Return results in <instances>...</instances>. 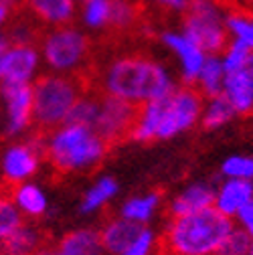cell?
I'll list each match as a JSON object with an SVG mask.
<instances>
[{
  "label": "cell",
  "mask_w": 253,
  "mask_h": 255,
  "mask_svg": "<svg viewBox=\"0 0 253 255\" xmlns=\"http://www.w3.org/2000/svg\"><path fill=\"white\" fill-rule=\"evenodd\" d=\"M176 85L160 63L146 55H122L108 63L102 73L100 91L124 102L142 106L146 102L164 98Z\"/></svg>",
  "instance_id": "obj_1"
},
{
  "label": "cell",
  "mask_w": 253,
  "mask_h": 255,
  "mask_svg": "<svg viewBox=\"0 0 253 255\" xmlns=\"http://www.w3.org/2000/svg\"><path fill=\"white\" fill-rule=\"evenodd\" d=\"M233 225L235 223L215 207L193 215L172 217L158 245L160 255H217Z\"/></svg>",
  "instance_id": "obj_2"
},
{
  "label": "cell",
  "mask_w": 253,
  "mask_h": 255,
  "mask_svg": "<svg viewBox=\"0 0 253 255\" xmlns=\"http://www.w3.org/2000/svg\"><path fill=\"white\" fill-rule=\"evenodd\" d=\"M85 93L81 73L61 75L47 73L33 83V124L39 134L49 136L57 126H63L75 102Z\"/></svg>",
  "instance_id": "obj_3"
},
{
  "label": "cell",
  "mask_w": 253,
  "mask_h": 255,
  "mask_svg": "<svg viewBox=\"0 0 253 255\" xmlns=\"http://www.w3.org/2000/svg\"><path fill=\"white\" fill-rule=\"evenodd\" d=\"M108 150V144L89 128L65 124L47 136L43 152L57 172L67 174L100 164Z\"/></svg>",
  "instance_id": "obj_4"
},
{
  "label": "cell",
  "mask_w": 253,
  "mask_h": 255,
  "mask_svg": "<svg viewBox=\"0 0 253 255\" xmlns=\"http://www.w3.org/2000/svg\"><path fill=\"white\" fill-rule=\"evenodd\" d=\"M182 33L195 41L207 55H221L227 47L225 10L217 0H191L184 10Z\"/></svg>",
  "instance_id": "obj_5"
},
{
  "label": "cell",
  "mask_w": 253,
  "mask_h": 255,
  "mask_svg": "<svg viewBox=\"0 0 253 255\" xmlns=\"http://www.w3.org/2000/svg\"><path fill=\"white\" fill-rule=\"evenodd\" d=\"M41 57L61 75H75L89 57V39L71 24L55 26L41 39Z\"/></svg>",
  "instance_id": "obj_6"
},
{
  "label": "cell",
  "mask_w": 253,
  "mask_h": 255,
  "mask_svg": "<svg viewBox=\"0 0 253 255\" xmlns=\"http://www.w3.org/2000/svg\"><path fill=\"white\" fill-rule=\"evenodd\" d=\"M140 108L142 106L124 102L100 91V114L96 126H93V132L108 144V148L130 140L140 116Z\"/></svg>",
  "instance_id": "obj_7"
},
{
  "label": "cell",
  "mask_w": 253,
  "mask_h": 255,
  "mask_svg": "<svg viewBox=\"0 0 253 255\" xmlns=\"http://www.w3.org/2000/svg\"><path fill=\"white\" fill-rule=\"evenodd\" d=\"M203 95L195 87H176L170 91L164 100V112L162 122L158 128V138L156 140H166L172 138L188 128H193L203 114Z\"/></svg>",
  "instance_id": "obj_8"
},
{
  "label": "cell",
  "mask_w": 253,
  "mask_h": 255,
  "mask_svg": "<svg viewBox=\"0 0 253 255\" xmlns=\"http://www.w3.org/2000/svg\"><path fill=\"white\" fill-rule=\"evenodd\" d=\"M39 61L41 53L35 45H10L0 59V83H30Z\"/></svg>",
  "instance_id": "obj_9"
},
{
  "label": "cell",
  "mask_w": 253,
  "mask_h": 255,
  "mask_svg": "<svg viewBox=\"0 0 253 255\" xmlns=\"http://www.w3.org/2000/svg\"><path fill=\"white\" fill-rule=\"evenodd\" d=\"M0 93L8 110V134H16L33 122V85L0 83Z\"/></svg>",
  "instance_id": "obj_10"
},
{
  "label": "cell",
  "mask_w": 253,
  "mask_h": 255,
  "mask_svg": "<svg viewBox=\"0 0 253 255\" xmlns=\"http://www.w3.org/2000/svg\"><path fill=\"white\" fill-rule=\"evenodd\" d=\"M162 43L176 55V59L180 61V71H182V79L186 83H195L199 77L201 67L205 65V59L209 57L195 41L188 39L182 30H166L162 33Z\"/></svg>",
  "instance_id": "obj_11"
},
{
  "label": "cell",
  "mask_w": 253,
  "mask_h": 255,
  "mask_svg": "<svg viewBox=\"0 0 253 255\" xmlns=\"http://www.w3.org/2000/svg\"><path fill=\"white\" fill-rule=\"evenodd\" d=\"M223 95L233 106L235 114L253 112V53L249 55L241 69L227 73Z\"/></svg>",
  "instance_id": "obj_12"
},
{
  "label": "cell",
  "mask_w": 253,
  "mask_h": 255,
  "mask_svg": "<svg viewBox=\"0 0 253 255\" xmlns=\"http://www.w3.org/2000/svg\"><path fill=\"white\" fill-rule=\"evenodd\" d=\"M249 201H253V180L243 178H225L215 190V209L233 219Z\"/></svg>",
  "instance_id": "obj_13"
},
{
  "label": "cell",
  "mask_w": 253,
  "mask_h": 255,
  "mask_svg": "<svg viewBox=\"0 0 253 255\" xmlns=\"http://www.w3.org/2000/svg\"><path fill=\"white\" fill-rule=\"evenodd\" d=\"M144 229L146 227H142V223L128 221V219H114L106 223L104 229L100 231L102 245L108 255H124Z\"/></svg>",
  "instance_id": "obj_14"
},
{
  "label": "cell",
  "mask_w": 253,
  "mask_h": 255,
  "mask_svg": "<svg viewBox=\"0 0 253 255\" xmlns=\"http://www.w3.org/2000/svg\"><path fill=\"white\" fill-rule=\"evenodd\" d=\"M49 245V237L45 231L33 225H22L0 243L2 255H37Z\"/></svg>",
  "instance_id": "obj_15"
},
{
  "label": "cell",
  "mask_w": 253,
  "mask_h": 255,
  "mask_svg": "<svg viewBox=\"0 0 253 255\" xmlns=\"http://www.w3.org/2000/svg\"><path fill=\"white\" fill-rule=\"evenodd\" d=\"M37 20L49 26H65L73 20L77 0H24Z\"/></svg>",
  "instance_id": "obj_16"
},
{
  "label": "cell",
  "mask_w": 253,
  "mask_h": 255,
  "mask_svg": "<svg viewBox=\"0 0 253 255\" xmlns=\"http://www.w3.org/2000/svg\"><path fill=\"white\" fill-rule=\"evenodd\" d=\"M215 205V188L207 182H197L191 184L186 190L170 203V217H184V215H193L205 209H211Z\"/></svg>",
  "instance_id": "obj_17"
},
{
  "label": "cell",
  "mask_w": 253,
  "mask_h": 255,
  "mask_svg": "<svg viewBox=\"0 0 253 255\" xmlns=\"http://www.w3.org/2000/svg\"><path fill=\"white\" fill-rule=\"evenodd\" d=\"M37 164H39V152L30 144H20L10 148L4 156V176L8 184L16 186L20 180L28 178L37 170Z\"/></svg>",
  "instance_id": "obj_18"
},
{
  "label": "cell",
  "mask_w": 253,
  "mask_h": 255,
  "mask_svg": "<svg viewBox=\"0 0 253 255\" xmlns=\"http://www.w3.org/2000/svg\"><path fill=\"white\" fill-rule=\"evenodd\" d=\"M59 255H108L98 231L79 229L67 233L57 245Z\"/></svg>",
  "instance_id": "obj_19"
},
{
  "label": "cell",
  "mask_w": 253,
  "mask_h": 255,
  "mask_svg": "<svg viewBox=\"0 0 253 255\" xmlns=\"http://www.w3.org/2000/svg\"><path fill=\"white\" fill-rule=\"evenodd\" d=\"M225 67L221 55H209L205 59V65L199 71L197 77V85L203 98H215V95H223V87H225Z\"/></svg>",
  "instance_id": "obj_20"
},
{
  "label": "cell",
  "mask_w": 253,
  "mask_h": 255,
  "mask_svg": "<svg viewBox=\"0 0 253 255\" xmlns=\"http://www.w3.org/2000/svg\"><path fill=\"white\" fill-rule=\"evenodd\" d=\"M235 116L237 114L225 95H215V98H209L203 106L201 124L205 130H219V128L227 126Z\"/></svg>",
  "instance_id": "obj_21"
},
{
  "label": "cell",
  "mask_w": 253,
  "mask_h": 255,
  "mask_svg": "<svg viewBox=\"0 0 253 255\" xmlns=\"http://www.w3.org/2000/svg\"><path fill=\"white\" fill-rule=\"evenodd\" d=\"M225 28H227V35L231 37V41L243 45L245 49H249L253 53V16L251 14H245L241 10L227 12Z\"/></svg>",
  "instance_id": "obj_22"
},
{
  "label": "cell",
  "mask_w": 253,
  "mask_h": 255,
  "mask_svg": "<svg viewBox=\"0 0 253 255\" xmlns=\"http://www.w3.org/2000/svg\"><path fill=\"white\" fill-rule=\"evenodd\" d=\"M14 188V186H12ZM22 225L20 209L14 203L10 190H0V243Z\"/></svg>",
  "instance_id": "obj_23"
},
{
  "label": "cell",
  "mask_w": 253,
  "mask_h": 255,
  "mask_svg": "<svg viewBox=\"0 0 253 255\" xmlns=\"http://www.w3.org/2000/svg\"><path fill=\"white\" fill-rule=\"evenodd\" d=\"M12 197L18 209H22L28 217H39L47 211L45 195L33 184H18L12 188Z\"/></svg>",
  "instance_id": "obj_24"
},
{
  "label": "cell",
  "mask_w": 253,
  "mask_h": 255,
  "mask_svg": "<svg viewBox=\"0 0 253 255\" xmlns=\"http://www.w3.org/2000/svg\"><path fill=\"white\" fill-rule=\"evenodd\" d=\"M81 18L89 28H104L112 20V0H81Z\"/></svg>",
  "instance_id": "obj_25"
},
{
  "label": "cell",
  "mask_w": 253,
  "mask_h": 255,
  "mask_svg": "<svg viewBox=\"0 0 253 255\" xmlns=\"http://www.w3.org/2000/svg\"><path fill=\"white\" fill-rule=\"evenodd\" d=\"M158 203H160V195L158 193H152V195H146V197H138V199H132L126 203L122 215L124 219L128 221H136V223H146L152 213L156 211Z\"/></svg>",
  "instance_id": "obj_26"
},
{
  "label": "cell",
  "mask_w": 253,
  "mask_h": 255,
  "mask_svg": "<svg viewBox=\"0 0 253 255\" xmlns=\"http://www.w3.org/2000/svg\"><path fill=\"white\" fill-rule=\"evenodd\" d=\"M253 239L237 225H233V229L227 233V237L221 243L217 255H249Z\"/></svg>",
  "instance_id": "obj_27"
},
{
  "label": "cell",
  "mask_w": 253,
  "mask_h": 255,
  "mask_svg": "<svg viewBox=\"0 0 253 255\" xmlns=\"http://www.w3.org/2000/svg\"><path fill=\"white\" fill-rule=\"evenodd\" d=\"M221 174L225 178H243L253 180V156H229L221 164Z\"/></svg>",
  "instance_id": "obj_28"
},
{
  "label": "cell",
  "mask_w": 253,
  "mask_h": 255,
  "mask_svg": "<svg viewBox=\"0 0 253 255\" xmlns=\"http://www.w3.org/2000/svg\"><path fill=\"white\" fill-rule=\"evenodd\" d=\"M116 188H118V184H116V180L114 178H102L96 186H93L89 193L85 195V201H83V213H89V211H96L98 207H102L114 193H116Z\"/></svg>",
  "instance_id": "obj_29"
},
{
  "label": "cell",
  "mask_w": 253,
  "mask_h": 255,
  "mask_svg": "<svg viewBox=\"0 0 253 255\" xmlns=\"http://www.w3.org/2000/svg\"><path fill=\"white\" fill-rule=\"evenodd\" d=\"M138 18V8L132 0H112V20L110 24L126 30L130 28Z\"/></svg>",
  "instance_id": "obj_30"
},
{
  "label": "cell",
  "mask_w": 253,
  "mask_h": 255,
  "mask_svg": "<svg viewBox=\"0 0 253 255\" xmlns=\"http://www.w3.org/2000/svg\"><path fill=\"white\" fill-rule=\"evenodd\" d=\"M249 55H251L249 49H245L243 45L231 41V43L225 47V51L221 53V61H223L225 73H233V71L241 69V67L245 65V61L249 59Z\"/></svg>",
  "instance_id": "obj_31"
},
{
  "label": "cell",
  "mask_w": 253,
  "mask_h": 255,
  "mask_svg": "<svg viewBox=\"0 0 253 255\" xmlns=\"http://www.w3.org/2000/svg\"><path fill=\"white\" fill-rule=\"evenodd\" d=\"M152 247H154V235H152V231L144 229L140 233V237L128 247V251H126L124 255H150Z\"/></svg>",
  "instance_id": "obj_32"
},
{
  "label": "cell",
  "mask_w": 253,
  "mask_h": 255,
  "mask_svg": "<svg viewBox=\"0 0 253 255\" xmlns=\"http://www.w3.org/2000/svg\"><path fill=\"white\" fill-rule=\"evenodd\" d=\"M235 219H237L235 225L241 227V229L253 239V201H249V203L235 215Z\"/></svg>",
  "instance_id": "obj_33"
},
{
  "label": "cell",
  "mask_w": 253,
  "mask_h": 255,
  "mask_svg": "<svg viewBox=\"0 0 253 255\" xmlns=\"http://www.w3.org/2000/svg\"><path fill=\"white\" fill-rule=\"evenodd\" d=\"M154 2L168 8V10H174V12H184L188 8V2H191V0H154Z\"/></svg>",
  "instance_id": "obj_34"
},
{
  "label": "cell",
  "mask_w": 253,
  "mask_h": 255,
  "mask_svg": "<svg viewBox=\"0 0 253 255\" xmlns=\"http://www.w3.org/2000/svg\"><path fill=\"white\" fill-rule=\"evenodd\" d=\"M10 47V41H8V37L4 35V33H0V59H2V55L6 53V49Z\"/></svg>",
  "instance_id": "obj_35"
},
{
  "label": "cell",
  "mask_w": 253,
  "mask_h": 255,
  "mask_svg": "<svg viewBox=\"0 0 253 255\" xmlns=\"http://www.w3.org/2000/svg\"><path fill=\"white\" fill-rule=\"evenodd\" d=\"M8 14H10V8H6V6H2V4H0V26H2V24L6 22Z\"/></svg>",
  "instance_id": "obj_36"
},
{
  "label": "cell",
  "mask_w": 253,
  "mask_h": 255,
  "mask_svg": "<svg viewBox=\"0 0 253 255\" xmlns=\"http://www.w3.org/2000/svg\"><path fill=\"white\" fill-rule=\"evenodd\" d=\"M37 255H59V251H57V247H51V245H47L43 251H39Z\"/></svg>",
  "instance_id": "obj_37"
},
{
  "label": "cell",
  "mask_w": 253,
  "mask_h": 255,
  "mask_svg": "<svg viewBox=\"0 0 253 255\" xmlns=\"http://www.w3.org/2000/svg\"><path fill=\"white\" fill-rule=\"evenodd\" d=\"M20 2H24V0H0V4L6 6V8H12L14 4H20Z\"/></svg>",
  "instance_id": "obj_38"
},
{
  "label": "cell",
  "mask_w": 253,
  "mask_h": 255,
  "mask_svg": "<svg viewBox=\"0 0 253 255\" xmlns=\"http://www.w3.org/2000/svg\"><path fill=\"white\" fill-rule=\"evenodd\" d=\"M249 255H253V243H251V249H249Z\"/></svg>",
  "instance_id": "obj_39"
},
{
  "label": "cell",
  "mask_w": 253,
  "mask_h": 255,
  "mask_svg": "<svg viewBox=\"0 0 253 255\" xmlns=\"http://www.w3.org/2000/svg\"><path fill=\"white\" fill-rule=\"evenodd\" d=\"M247 2H253V0H247Z\"/></svg>",
  "instance_id": "obj_40"
},
{
  "label": "cell",
  "mask_w": 253,
  "mask_h": 255,
  "mask_svg": "<svg viewBox=\"0 0 253 255\" xmlns=\"http://www.w3.org/2000/svg\"><path fill=\"white\" fill-rule=\"evenodd\" d=\"M77 2H81V0H77Z\"/></svg>",
  "instance_id": "obj_41"
},
{
  "label": "cell",
  "mask_w": 253,
  "mask_h": 255,
  "mask_svg": "<svg viewBox=\"0 0 253 255\" xmlns=\"http://www.w3.org/2000/svg\"><path fill=\"white\" fill-rule=\"evenodd\" d=\"M0 255H2V253H0Z\"/></svg>",
  "instance_id": "obj_42"
}]
</instances>
